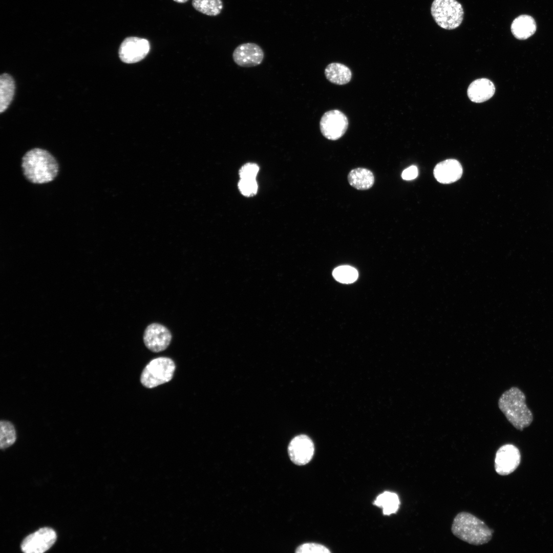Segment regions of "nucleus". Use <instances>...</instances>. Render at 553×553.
I'll return each mask as SVG.
<instances>
[{
	"mask_svg": "<svg viewBox=\"0 0 553 553\" xmlns=\"http://www.w3.org/2000/svg\"><path fill=\"white\" fill-rule=\"evenodd\" d=\"M21 167L26 179L33 184L49 183L56 178L59 171L55 158L40 148H32L25 154Z\"/></svg>",
	"mask_w": 553,
	"mask_h": 553,
	"instance_id": "1",
	"label": "nucleus"
},
{
	"mask_svg": "<svg viewBox=\"0 0 553 553\" xmlns=\"http://www.w3.org/2000/svg\"><path fill=\"white\" fill-rule=\"evenodd\" d=\"M524 393L513 387L505 391L500 397L498 406L507 420L517 429L522 431L533 420V415L528 408Z\"/></svg>",
	"mask_w": 553,
	"mask_h": 553,
	"instance_id": "2",
	"label": "nucleus"
},
{
	"mask_svg": "<svg viewBox=\"0 0 553 553\" xmlns=\"http://www.w3.org/2000/svg\"><path fill=\"white\" fill-rule=\"evenodd\" d=\"M451 530L456 537L474 545L487 543L493 536V531L484 522L466 512H461L456 516Z\"/></svg>",
	"mask_w": 553,
	"mask_h": 553,
	"instance_id": "3",
	"label": "nucleus"
},
{
	"mask_svg": "<svg viewBox=\"0 0 553 553\" xmlns=\"http://www.w3.org/2000/svg\"><path fill=\"white\" fill-rule=\"evenodd\" d=\"M431 13L436 24L446 30L458 28L463 19V7L456 0H434Z\"/></svg>",
	"mask_w": 553,
	"mask_h": 553,
	"instance_id": "4",
	"label": "nucleus"
},
{
	"mask_svg": "<svg viewBox=\"0 0 553 553\" xmlns=\"http://www.w3.org/2000/svg\"><path fill=\"white\" fill-rule=\"evenodd\" d=\"M176 369L174 361L168 357H159L151 360L143 369L140 376L142 385L153 388L169 381Z\"/></svg>",
	"mask_w": 553,
	"mask_h": 553,
	"instance_id": "5",
	"label": "nucleus"
},
{
	"mask_svg": "<svg viewBox=\"0 0 553 553\" xmlns=\"http://www.w3.org/2000/svg\"><path fill=\"white\" fill-rule=\"evenodd\" d=\"M348 126L347 116L338 110L326 112L322 116L320 127L322 134L327 139L336 140L346 133Z\"/></svg>",
	"mask_w": 553,
	"mask_h": 553,
	"instance_id": "6",
	"label": "nucleus"
},
{
	"mask_svg": "<svg viewBox=\"0 0 553 553\" xmlns=\"http://www.w3.org/2000/svg\"><path fill=\"white\" fill-rule=\"evenodd\" d=\"M57 539L56 532L50 527H42L27 536L20 544L25 553H42L49 550Z\"/></svg>",
	"mask_w": 553,
	"mask_h": 553,
	"instance_id": "7",
	"label": "nucleus"
},
{
	"mask_svg": "<svg viewBox=\"0 0 553 553\" xmlns=\"http://www.w3.org/2000/svg\"><path fill=\"white\" fill-rule=\"evenodd\" d=\"M150 49L149 41L136 36L126 37L119 48V56L121 60L126 63H133L142 60Z\"/></svg>",
	"mask_w": 553,
	"mask_h": 553,
	"instance_id": "8",
	"label": "nucleus"
},
{
	"mask_svg": "<svg viewBox=\"0 0 553 553\" xmlns=\"http://www.w3.org/2000/svg\"><path fill=\"white\" fill-rule=\"evenodd\" d=\"M518 449L511 444L501 446L497 451L495 459L496 472L500 475H507L513 472L520 462Z\"/></svg>",
	"mask_w": 553,
	"mask_h": 553,
	"instance_id": "9",
	"label": "nucleus"
},
{
	"mask_svg": "<svg viewBox=\"0 0 553 553\" xmlns=\"http://www.w3.org/2000/svg\"><path fill=\"white\" fill-rule=\"evenodd\" d=\"M314 452L312 440L306 435H300L294 437L288 447L290 460L295 464L303 465L310 461Z\"/></svg>",
	"mask_w": 553,
	"mask_h": 553,
	"instance_id": "10",
	"label": "nucleus"
},
{
	"mask_svg": "<svg viewBox=\"0 0 553 553\" xmlns=\"http://www.w3.org/2000/svg\"><path fill=\"white\" fill-rule=\"evenodd\" d=\"M264 57L262 48L253 42L243 43L238 46L232 53L234 62L242 67H252L260 65Z\"/></svg>",
	"mask_w": 553,
	"mask_h": 553,
	"instance_id": "11",
	"label": "nucleus"
},
{
	"mask_svg": "<svg viewBox=\"0 0 553 553\" xmlns=\"http://www.w3.org/2000/svg\"><path fill=\"white\" fill-rule=\"evenodd\" d=\"M172 339V334L165 327L153 323L148 325L143 334V341L146 347L154 352L165 350Z\"/></svg>",
	"mask_w": 553,
	"mask_h": 553,
	"instance_id": "12",
	"label": "nucleus"
},
{
	"mask_svg": "<svg viewBox=\"0 0 553 553\" xmlns=\"http://www.w3.org/2000/svg\"><path fill=\"white\" fill-rule=\"evenodd\" d=\"M462 172V167L459 162L453 159L438 163L434 169L435 178L443 184L452 183L459 180Z\"/></svg>",
	"mask_w": 553,
	"mask_h": 553,
	"instance_id": "13",
	"label": "nucleus"
},
{
	"mask_svg": "<svg viewBox=\"0 0 553 553\" xmlns=\"http://www.w3.org/2000/svg\"><path fill=\"white\" fill-rule=\"evenodd\" d=\"M495 92L494 83L485 78L473 81L467 89V95L470 99L476 103L484 102L490 99Z\"/></svg>",
	"mask_w": 553,
	"mask_h": 553,
	"instance_id": "14",
	"label": "nucleus"
},
{
	"mask_svg": "<svg viewBox=\"0 0 553 553\" xmlns=\"http://www.w3.org/2000/svg\"><path fill=\"white\" fill-rule=\"evenodd\" d=\"M374 176L369 169L357 167L352 169L348 175V181L351 186L358 190H367L374 183Z\"/></svg>",
	"mask_w": 553,
	"mask_h": 553,
	"instance_id": "15",
	"label": "nucleus"
},
{
	"mask_svg": "<svg viewBox=\"0 0 553 553\" xmlns=\"http://www.w3.org/2000/svg\"><path fill=\"white\" fill-rule=\"evenodd\" d=\"M536 30V24L530 16L522 15L516 18L511 25V31L519 39H525L531 36Z\"/></svg>",
	"mask_w": 553,
	"mask_h": 553,
	"instance_id": "16",
	"label": "nucleus"
},
{
	"mask_svg": "<svg viewBox=\"0 0 553 553\" xmlns=\"http://www.w3.org/2000/svg\"><path fill=\"white\" fill-rule=\"evenodd\" d=\"M325 75L329 81L338 85L348 83L352 77L350 69L346 66L337 62L329 64L325 70Z\"/></svg>",
	"mask_w": 553,
	"mask_h": 553,
	"instance_id": "17",
	"label": "nucleus"
},
{
	"mask_svg": "<svg viewBox=\"0 0 553 553\" xmlns=\"http://www.w3.org/2000/svg\"><path fill=\"white\" fill-rule=\"evenodd\" d=\"M15 82L7 73L0 76V112L5 111L11 102L15 92Z\"/></svg>",
	"mask_w": 553,
	"mask_h": 553,
	"instance_id": "18",
	"label": "nucleus"
},
{
	"mask_svg": "<svg viewBox=\"0 0 553 553\" xmlns=\"http://www.w3.org/2000/svg\"><path fill=\"white\" fill-rule=\"evenodd\" d=\"M398 495L394 493L386 491L379 495L374 502V504L382 508L383 514L390 515L395 513L399 506Z\"/></svg>",
	"mask_w": 553,
	"mask_h": 553,
	"instance_id": "19",
	"label": "nucleus"
},
{
	"mask_svg": "<svg viewBox=\"0 0 553 553\" xmlns=\"http://www.w3.org/2000/svg\"><path fill=\"white\" fill-rule=\"evenodd\" d=\"M192 3L197 11L211 16L220 14L223 8L222 0H193Z\"/></svg>",
	"mask_w": 553,
	"mask_h": 553,
	"instance_id": "20",
	"label": "nucleus"
},
{
	"mask_svg": "<svg viewBox=\"0 0 553 553\" xmlns=\"http://www.w3.org/2000/svg\"><path fill=\"white\" fill-rule=\"evenodd\" d=\"M0 426V447L1 449H5L15 441L16 432L14 426L8 421L2 420Z\"/></svg>",
	"mask_w": 553,
	"mask_h": 553,
	"instance_id": "21",
	"label": "nucleus"
},
{
	"mask_svg": "<svg viewBox=\"0 0 553 553\" xmlns=\"http://www.w3.org/2000/svg\"><path fill=\"white\" fill-rule=\"evenodd\" d=\"M332 274L336 281L345 284L352 283L358 278L356 269L347 265L336 267L334 269Z\"/></svg>",
	"mask_w": 553,
	"mask_h": 553,
	"instance_id": "22",
	"label": "nucleus"
},
{
	"mask_svg": "<svg viewBox=\"0 0 553 553\" xmlns=\"http://www.w3.org/2000/svg\"><path fill=\"white\" fill-rule=\"evenodd\" d=\"M238 186L241 193L246 196L254 195L258 190L256 179H241Z\"/></svg>",
	"mask_w": 553,
	"mask_h": 553,
	"instance_id": "23",
	"label": "nucleus"
},
{
	"mask_svg": "<svg viewBox=\"0 0 553 553\" xmlns=\"http://www.w3.org/2000/svg\"><path fill=\"white\" fill-rule=\"evenodd\" d=\"M296 553H329L330 551L326 546L315 543H307L299 546L296 549Z\"/></svg>",
	"mask_w": 553,
	"mask_h": 553,
	"instance_id": "24",
	"label": "nucleus"
},
{
	"mask_svg": "<svg viewBox=\"0 0 553 553\" xmlns=\"http://www.w3.org/2000/svg\"><path fill=\"white\" fill-rule=\"evenodd\" d=\"M259 169V166L255 163H247L240 169V177L241 179H256Z\"/></svg>",
	"mask_w": 553,
	"mask_h": 553,
	"instance_id": "25",
	"label": "nucleus"
},
{
	"mask_svg": "<svg viewBox=\"0 0 553 553\" xmlns=\"http://www.w3.org/2000/svg\"><path fill=\"white\" fill-rule=\"evenodd\" d=\"M418 174V168L415 165H411L403 171L401 177L405 180H411L415 179Z\"/></svg>",
	"mask_w": 553,
	"mask_h": 553,
	"instance_id": "26",
	"label": "nucleus"
},
{
	"mask_svg": "<svg viewBox=\"0 0 553 553\" xmlns=\"http://www.w3.org/2000/svg\"><path fill=\"white\" fill-rule=\"evenodd\" d=\"M173 1L174 2H176V3H185L187 2L188 0H173Z\"/></svg>",
	"mask_w": 553,
	"mask_h": 553,
	"instance_id": "27",
	"label": "nucleus"
}]
</instances>
